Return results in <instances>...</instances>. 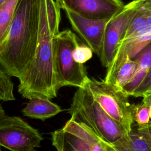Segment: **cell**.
Returning <instances> with one entry per match:
<instances>
[{"mask_svg":"<svg viewBox=\"0 0 151 151\" xmlns=\"http://www.w3.org/2000/svg\"><path fill=\"white\" fill-rule=\"evenodd\" d=\"M135 129L141 133L151 144V122L142 125H137Z\"/></svg>","mask_w":151,"mask_h":151,"instance_id":"cell-23","label":"cell"},{"mask_svg":"<svg viewBox=\"0 0 151 151\" xmlns=\"http://www.w3.org/2000/svg\"><path fill=\"white\" fill-rule=\"evenodd\" d=\"M49 28L54 37L60 32L61 9L54 0H45Z\"/></svg>","mask_w":151,"mask_h":151,"instance_id":"cell-17","label":"cell"},{"mask_svg":"<svg viewBox=\"0 0 151 151\" xmlns=\"http://www.w3.org/2000/svg\"><path fill=\"white\" fill-rule=\"evenodd\" d=\"M136 9L125 5L123 9L110 18L106 27L103 44L101 64L107 68L111 63L127 27Z\"/></svg>","mask_w":151,"mask_h":151,"instance_id":"cell-7","label":"cell"},{"mask_svg":"<svg viewBox=\"0 0 151 151\" xmlns=\"http://www.w3.org/2000/svg\"><path fill=\"white\" fill-rule=\"evenodd\" d=\"M133 59L137 63L135 74L123 88L129 96L139 87L151 68V42L144 48Z\"/></svg>","mask_w":151,"mask_h":151,"instance_id":"cell-12","label":"cell"},{"mask_svg":"<svg viewBox=\"0 0 151 151\" xmlns=\"http://www.w3.org/2000/svg\"><path fill=\"white\" fill-rule=\"evenodd\" d=\"M41 0H19L7 36L0 46V61L11 77L20 78L37 48Z\"/></svg>","mask_w":151,"mask_h":151,"instance_id":"cell-1","label":"cell"},{"mask_svg":"<svg viewBox=\"0 0 151 151\" xmlns=\"http://www.w3.org/2000/svg\"><path fill=\"white\" fill-rule=\"evenodd\" d=\"M5 116V111H4V109H3V107L0 104V120L2 119Z\"/></svg>","mask_w":151,"mask_h":151,"instance_id":"cell-25","label":"cell"},{"mask_svg":"<svg viewBox=\"0 0 151 151\" xmlns=\"http://www.w3.org/2000/svg\"><path fill=\"white\" fill-rule=\"evenodd\" d=\"M137 67V63L134 59L127 58L117 70L113 84L123 89L134 76Z\"/></svg>","mask_w":151,"mask_h":151,"instance_id":"cell-15","label":"cell"},{"mask_svg":"<svg viewBox=\"0 0 151 151\" xmlns=\"http://www.w3.org/2000/svg\"><path fill=\"white\" fill-rule=\"evenodd\" d=\"M148 95H151V86L143 93L142 97L145 96H148Z\"/></svg>","mask_w":151,"mask_h":151,"instance_id":"cell-26","label":"cell"},{"mask_svg":"<svg viewBox=\"0 0 151 151\" xmlns=\"http://www.w3.org/2000/svg\"><path fill=\"white\" fill-rule=\"evenodd\" d=\"M19 0H6L0 8V46L5 40Z\"/></svg>","mask_w":151,"mask_h":151,"instance_id":"cell-14","label":"cell"},{"mask_svg":"<svg viewBox=\"0 0 151 151\" xmlns=\"http://www.w3.org/2000/svg\"><path fill=\"white\" fill-rule=\"evenodd\" d=\"M0 151H2V150H1V148H0Z\"/></svg>","mask_w":151,"mask_h":151,"instance_id":"cell-29","label":"cell"},{"mask_svg":"<svg viewBox=\"0 0 151 151\" xmlns=\"http://www.w3.org/2000/svg\"><path fill=\"white\" fill-rule=\"evenodd\" d=\"M142 97H143V99H142L141 103L144 105L150 107V106L151 105V95L145 96Z\"/></svg>","mask_w":151,"mask_h":151,"instance_id":"cell-24","label":"cell"},{"mask_svg":"<svg viewBox=\"0 0 151 151\" xmlns=\"http://www.w3.org/2000/svg\"><path fill=\"white\" fill-rule=\"evenodd\" d=\"M68 113L71 120L87 126L109 143L113 144L126 136L119 124L93 99L85 86L76 91Z\"/></svg>","mask_w":151,"mask_h":151,"instance_id":"cell-3","label":"cell"},{"mask_svg":"<svg viewBox=\"0 0 151 151\" xmlns=\"http://www.w3.org/2000/svg\"><path fill=\"white\" fill-rule=\"evenodd\" d=\"M93 53V50L87 44L79 43L73 51V57L77 63L84 64L92 58Z\"/></svg>","mask_w":151,"mask_h":151,"instance_id":"cell-19","label":"cell"},{"mask_svg":"<svg viewBox=\"0 0 151 151\" xmlns=\"http://www.w3.org/2000/svg\"><path fill=\"white\" fill-rule=\"evenodd\" d=\"M150 119H151V105L150 106Z\"/></svg>","mask_w":151,"mask_h":151,"instance_id":"cell-28","label":"cell"},{"mask_svg":"<svg viewBox=\"0 0 151 151\" xmlns=\"http://www.w3.org/2000/svg\"><path fill=\"white\" fill-rule=\"evenodd\" d=\"M85 86L93 99L119 124L125 135L133 129L135 105L130 103L129 95L114 84L88 77Z\"/></svg>","mask_w":151,"mask_h":151,"instance_id":"cell-4","label":"cell"},{"mask_svg":"<svg viewBox=\"0 0 151 151\" xmlns=\"http://www.w3.org/2000/svg\"><path fill=\"white\" fill-rule=\"evenodd\" d=\"M58 88L71 86L83 87L88 77L84 64L77 63L73 51L80 43L76 35L70 29L60 31L53 37Z\"/></svg>","mask_w":151,"mask_h":151,"instance_id":"cell-5","label":"cell"},{"mask_svg":"<svg viewBox=\"0 0 151 151\" xmlns=\"http://www.w3.org/2000/svg\"><path fill=\"white\" fill-rule=\"evenodd\" d=\"M134 119L137 125L148 123L150 122V107L142 103L135 105Z\"/></svg>","mask_w":151,"mask_h":151,"instance_id":"cell-20","label":"cell"},{"mask_svg":"<svg viewBox=\"0 0 151 151\" xmlns=\"http://www.w3.org/2000/svg\"><path fill=\"white\" fill-rule=\"evenodd\" d=\"M127 5L135 9L151 12V0H133Z\"/></svg>","mask_w":151,"mask_h":151,"instance_id":"cell-22","label":"cell"},{"mask_svg":"<svg viewBox=\"0 0 151 151\" xmlns=\"http://www.w3.org/2000/svg\"><path fill=\"white\" fill-rule=\"evenodd\" d=\"M151 86V68L139 87L133 91L132 96L135 97H142L143 93Z\"/></svg>","mask_w":151,"mask_h":151,"instance_id":"cell-21","label":"cell"},{"mask_svg":"<svg viewBox=\"0 0 151 151\" xmlns=\"http://www.w3.org/2000/svg\"><path fill=\"white\" fill-rule=\"evenodd\" d=\"M51 142L57 151H91L90 146L63 128L51 133Z\"/></svg>","mask_w":151,"mask_h":151,"instance_id":"cell-11","label":"cell"},{"mask_svg":"<svg viewBox=\"0 0 151 151\" xmlns=\"http://www.w3.org/2000/svg\"><path fill=\"white\" fill-rule=\"evenodd\" d=\"M136 9V11L127 27L124 36L122 41L137 36L146 29L148 17L147 12L140 9Z\"/></svg>","mask_w":151,"mask_h":151,"instance_id":"cell-16","label":"cell"},{"mask_svg":"<svg viewBox=\"0 0 151 151\" xmlns=\"http://www.w3.org/2000/svg\"><path fill=\"white\" fill-rule=\"evenodd\" d=\"M60 9L94 19H109L124 8L122 0H55Z\"/></svg>","mask_w":151,"mask_h":151,"instance_id":"cell-8","label":"cell"},{"mask_svg":"<svg viewBox=\"0 0 151 151\" xmlns=\"http://www.w3.org/2000/svg\"><path fill=\"white\" fill-rule=\"evenodd\" d=\"M43 137L38 130L19 117L0 120V146L11 151H36Z\"/></svg>","mask_w":151,"mask_h":151,"instance_id":"cell-6","label":"cell"},{"mask_svg":"<svg viewBox=\"0 0 151 151\" xmlns=\"http://www.w3.org/2000/svg\"><path fill=\"white\" fill-rule=\"evenodd\" d=\"M73 29L90 47L100 61L102 58L104 32L109 19H94L64 11Z\"/></svg>","mask_w":151,"mask_h":151,"instance_id":"cell-9","label":"cell"},{"mask_svg":"<svg viewBox=\"0 0 151 151\" xmlns=\"http://www.w3.org/2000/svg\"><path fill=\"white\" fill-rule=\"evenodd\" d=\"M11 77L0 61V100L3 101L15 100L14 84Z\"/></svg>","mask_w":151,"mask_h":151,"instance_id":"cell-18","label":"cell"},{"mask_svg":"<svg viewBox=\"0 0 151 151\" xmlns=\"http://www.w3.org/2000/svg\"><path fill=\"white\" fill-rule=\"evenodd\" d=\"M6 1V0H0V8L2 6V5L4 4V2Z\"/></svg>","mask_w":151,"mask_h":151,"instance_id":"cell-27","label":"cell"},{"mask_svg":"<svg viewBox=\"0 0 151 151\" xmlns=\"http://www.w3.org/2000/svg\"><path fill=\"white\" fill-rule=\"evenodd\" d=\"M63 110L50 99L33 97L29 99L25 107L22 110L24 116L44 121L56 116Z\"/></svg>","mask_w":151,"mask_h":151,"instance_id":"cell-10","label":"cell"},{"mask_svg":"<svg viewBox=\"0 0 151 151\" xmlns=\"http://www.w3.org/2000/svg\"><path fill=\"white\" fill-rule=\"evenodd\" d=\"M112 145L114 151H151V144L134 128Z\"/></svg>","mask_w":151,"mask_h":151,"instance_id":"cell-13","label":"cell"},{"mask_svg":"<svg viewBox=\"0 0 151 151\" xmlns=\"http://www.w3.org/2000/svg\"><path fill=\"white\" fill-rule=\"evenodd\" d=\"M48 23L45 0H41L40 29L35 54L26 73L19 78L18 92L23 98L50 99L57 97V85L55 52Z\"/></svg>","mask_w":151,"mask_h":151,"instance_id":"cell-2","label":"cell"}]
</instances>
